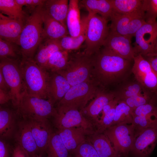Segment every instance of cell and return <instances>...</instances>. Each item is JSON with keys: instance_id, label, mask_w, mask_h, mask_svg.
I'll use <instances>...</instances> for the list:
<instances>
[{"instance_id": "obj_29", "label": "cell", "mask_w": 157, "mask_h": 157, "mask_svg": "<svg viewBox=\"0 0 157 157\" xmlns=\"http://www.w3.org/2000/svg\"><path fill=\"white\" fill-rule=\"evenodd\" d=\"M79 4L88 13L99 15L108 20L113 11L110 0H82Z\"/></svg>"}, {"instance_id": "obj_11", "label": "cell", "mask_w": 157, "mask_h": 157, "mask_svg": "<svg viewBox=\"0 0 157 157\" xmlns=\"http://www.w3.org/2000/svg\"><path fill=\"white\" fill-rule=\"evenodd\" d=\"M133 47L136 56L145 57L154 53L157 39V22H146L136 32Z\"/></svg>"}, {"instance_id": "obj_49", "label": "cell", "mask_w": 157, "mask_h": 157, "mask_svg": "<svg viewBox=\"0 0 157 157\" xmlns=\"http://www.w3.org/2000/svg\"><path fill=\"white\" fill-rule=\"evenodd\" d=\"M154 53L157 54V39L154 49Z\"/></svg>"}, {"instance_id": "obj_21", "label": "cell", "mask_w": 157, "mask_h": 157, "mask_svg": "<svg viewBox=\"0 0 157 157\" xmlns=\"http://www.w3.org/2000/svg\"><path fill=\"white\" fill-rule=\"evenodd\" d=\"M48 99L53 104L58 103L71 87L65 78L56 72H50Z\"/></svg>"}, {"instance_id": "obj_31", "label": "cell", "mask_w": 157, "mask_h": 157, "mask_svg": "<svg viewBox=\"0 0 157 157\" xmlns=\"http://www.w3.org/2000/svg\"><path fill=\"white\" fill-rule=\"evenodd\" d=\"M83 25L82 32L78 36L73 37L67 35L60 40V44L63 50L69 51L78 49L85 41L87 33L88 17L83 18Z\"/></svg>"}, {"instance_id": "obj_32", "label": "cell", "mask_w": 157, "mask_h": 157, "mask_svg": "<svg viewBox=\"0 0 157 157\" xmlns=\"http://www.w3.org/2000/svg\"><path fill=\"white\" fill-rule=\"evenodd\" d=\"M0 11L10 18L24 21L28 16L15 0H0Z\"/></svg>"}, {"instance_id": "obj_51", "label": "cell", "mask_w": 157, "mask_h": 157, "mask_svg": "<svg viewBox=\"0 0 157 157\" xmlns=\"http://www.w3.org/2000/svg\"></svg>"}, {"instance_id": "obj_8", "label": "cell", "mask_w": 157, "mask_h": 157, "mask_svg": "<svg viewBox=\"0 0 157 157\" xmlns=\"http://www.w3.org/2000/svg\"><path fill=\"white\" fill-rule=\"evenodd\" d=\"M21 60H0V70L10 89L11 102L16 108L19 104L25 90L20 66Z\"/></svg>"}, {"instance_id": "obj_22", "label": "cell", "mask_w": 157, "mask_h": 157, "mask_svg": "<svg viewBox=\"0 0 157 157\" xmlns=\"http://www.w3.org/2000/svg\"><path fill=\"white\" fill-rule=\"evenodd\" d=\"M42 14L43 25V40H59L69 35L67 28L50 16L42 6Z\"/></svg>"}, {"instance_id": "obj_36", "label": "cell", "mask_w": 157, "mask_h": 157, "mask_svg": "<svg viewBox=\"0 0 157 157\" xmlns=\"http://www.w3.org/2000/svg\"><path fill=\"white\" fill-rule=\"evenodd\" d=\"M18 46L15 44L0 38V60L6 58L21 60V52Z\"/></svg>"}, {"instance_id": "obj_9", "label": "cell", "mask_w": 157, "mask_h": 157, "mask_svg": "<svg viewBox=\"0 0 157 157\" xmlns=\"http://www.w3.org/2000/svg\"><path fill=\"white\" fill-rule=\"evenodd\" d=\"M103 133L108 138L120 156H126L130 152L135 139V129L133 124L112 126Z\"/></svg>"}, {"instance_id": "obj_4", "label": "cell", "mask_w": 157, "mask_h": 157, "mask_svg": "<svg viewBox=\"0 0 157 157\" xmlns=\"http://www.w3.org/2000/svg\"><path fill=\"white\" fill-rule=\"evenodd\" d=\"M94 79L72 86L58 103L57 111L75 109L81 111L94 98L99 88Z\"/></svg>"}, {"instance_id": "obj_26", "label": "cell", "mask_w": 157, "mask_h": 157, "mask_svg": "<svg viewBox=\"0 0 157 157\" xmlns=\"http://www.w3.org/2000/svg\"><path fill=\"white\" fill-rule=\"evenodd\" d=\"M59 40H43L39 45L34 58V61L39 65L45 68L52 55L56 52L63 50L61 47Z\"/></svg>"}, {"instance_id": "obj_19", "label": "cell", "mask_w": 157, "mask_h": 157, "mask_svg": "<svg viewBox=\"0 0 157 157\" xmlns=\"http://www.w3.org/2000/svg\"><path fill=\"white\" fill-rule=\"evenodd\" d=\"M26 22L10 18L0 13V38L19 45Z\"/></svg>"}, {"instance_id": "obj_34", "label": "cell", "mask_w": 157, "mask_h": 157, "mask_svg": "<svg viewBox=\"0 0 157 157\" xmlns=\"http://www.w3.org/2000/svg\"><path fill=\"white\" fill-rule=\"evenodd\" d=\"M46 152L49 157H71L60 136L56 132L52 134Z\"/></svg>"}, {"instance_id": "obj_23", "label": "cell", "mask_w": 157, "mask_h": 157, "mask_svg": "<svg viewBox=\"0 0 157 157\" xmlns=\"http://www.w3.org/2000/svg\"><path fill=\"white\" fill-rule=\"evenodd\" d=\"M79 1L70 0L66 19L67 28L69 35L73 37L81 33L83 25V19H81L79 8Z\"/></svg>"}, {"instance_id": "obj_35", "label": "cell", "mask_w": 157, "mask_h": 157, "mask_svg": "<svg viewBox=\"0 0 157 157\" xmlns=\"http://www.w3.org/2000/svg\"><path fill=\"white\" fill-rule=\"evenodd\" d=\"M133 119L132 110L124 101H119L115 108L112 126L119 124H131Z\"/></svg>"}, {"instance_id": "obj_3", "label": "cell", "mask_w": 157, "mask_h": 157, "mask_svg": "<svg viewBox=\"0 0 157 157\" xmlns=\"http://www.w3.org/2000/svg\"><path fill=\"white\" fill-rule=\"evenodd\" d=\"M20 66L25 90L29 94L48 99L50 73L34 59H21Z\"/></svg>"}, {"instance_id": "obj_2", "label": "cell", "mask_w": 157, "mask_h": 157, "mask_svg": "<svg viewBox=\"0 0 157 157\" xmlns=\"http://www.w3.org/2000/svg\"><path fill=\"white\" fill-rule=\"evenodd\" d=\"M42 5L30 13L19 40L22 59H34L43 40V25L42 14Z\"/></svg>"}, {"instance_id": "obj_14", "label": "cell", "mask_w": 157, "mask_h": 157, "mask_svg": "<svg viewBox=\"0 0 157 157\" xmlns=\"http://www.w3.org/2000/svg\"><path fill=\"white\" fill-rule=\"evenodd\" d=\"M53 118V124L57 129L82 127L92 132H95L93 124L83 116L81 111L77 110L57 111V114Z\"/></svg>"}, {"instance_id": "obj_18", "label": "cell", "mask_w": 157, "mask_h": 157, "mask_svg": "<svg viewBox=\"0 0 157 157\" xmlns=\"http://www.w3.org/2000/svg\"><path fill=\"white\" fill-rule=\"evenodd\" d=\"M28 120L38 149L39 155L42 156L46 150L50 138L54 132L48 120Z\"/></svg>"}, {"instance_id": "obj_15", "label": "cell", "mask_w": 157, "mask_h": 157, "mask_svg": "<svg viewBox=\"0 0 157 157\" xmlns=\"http://www.w3.org/2000/svg\"><path fill=\"white\" fill-rule=\"evenodd\" d=\"M157 143V128L146 129L135 136L130 152L134 157H149Z\"/></svg>"}, {"instance_id": "obj_24", "label": "cell", "mask_w": 157, "mask_h": 157, "mask_svg": "<svg viewBox=\"0 0 157 157\" xmlns=\"http://www.w3.org/2000/svg\"><path fill=\"white\" fill-rule=\"evenodd\" d=\"M17 116L15 112L8 108H0V135L1 139H9L14 137L17 127Z\"/></svg>"}, {"instance_id": "obj_48", "label": "cell", "mask_w": 157, "mask_h": 157, "mask_svg": "<svg viewBox=\"0 0 157 157\" xmlns=\"http://www.w3.org/2000/svg\"><path fill=\"white\" fill-rule=\"evenodd\" d=\"M18 6L22 8V7L26 5L25 0H15Z\"/></svg>"}, {"instance_id": "obj_33", "label": "cell", "mask_w": 157, "mask_h": 157, "mask_svg": "<svg viewBox=\"0 0 157 157\" xmlns=\"http://www.w3.org/2000/svg\"><path fill=\"white\" fill-rule=\"evenodd\" d=\"M69 52L62 50L55 52L49 60L45 68L50 72H57L65 69L69 60Z\"/></svg>"}, {"instance_id": "obj_46", "label": "cell", "mask_w": 157, "mask_h": 157, "mask_svg": "<svg viewBox=\"0 0 157 157\" xmlns=\"http://www.w3.org/2000/svg\"><path fill=\"white\" fill-rule=\"evenodd\" d=\"M12 97L10 92H6L0 89V104L3 105L11 101Z\"/></svg>"}, {"instance_id": "obj_30", "label": "cell", "mask_w": 157, "mask_h": 157, "mask_svg": "<svg viewBox=\"0 0 157 157\" xmlns=\"http://www.w3.org/2000/svg\"><path fill=\"white\" fill-rule=\"evenodd\" d=\"M113 11L117 13L128 15L144 13L142 0H110Z\"/></svg>"}, {"instance_id": "obj_13", "label": "cell", "mask_w": 157, "mask_h": 157, "mask_svg": "<svg viewBox=\"0 0 157 157\" xmlns=\"http://www.w3.org/2000/svg\"><path fill=\"white\" fill-rule=\"evenodd\" d=\"M131 38L110 31L102 49L124 59L133 61L136 55L131 45Z\"/></svg>"}, {"instance_id": "obj_17", "label": "cell", "mask_w": 157, "mask_h": 157, "mask_svg": "<svg viewBox=\"0 0 157 157\" xmlns=\"http://www.w3.org/2000/svg\"><path fill=\"white\" fill-rule=\"evenodd\" d=\"M14 137L16 143L19 145L30 157L39 155L37 146L28 120L23 119L17 122V129Z\"/></svg>"}, {"instance_id": "obj_7", "label": "cell", "mask_w": 157, "mask_h": 157, "mask_svg": "<svg viewBox=\"0 0 157 157\" xmlns=\"http://www.w3.org/2000/svg\"><path fill=\"white\" fill-rule=\"evenodd\" d=\"M92 68V56H88L83 52L69 55L66 68L56 73L65 77L72 86L90 80Z\"/></svg>"}, {"instance_id": "obj_1", "label": "cell", "mask_w": 157, "mask_h": 157, "mask_svg": "<svg viewBox=\"0 0 157 157\" xmlns=\"http://www.w3.org/2000/svg\"><path fill=\"white\" fill-rule=\"evenodd\" d=\"M92 78L98 86L107 90L115 88L129 78L133 64L124 59L102 49L92 56Z\"/></svg>"}, {"instance_id": "obj_45", "label": "cell", "mask_w": 157, "mask_h": 157, "mask_svg": "<svg viewBox=\"0 0 157 157\" xmlns=\"http://www.w3.org/2000/svg\"><path fill=\"white\" fill-rule=\"evenodd\" d=\"M144 57L149 62L153 70L157 73V54L154 53Z\"/></svg>"}, {"instance_id": "obj_41", "label": "cell", "mask_w": 157, "mask_h": 157, "mask_svg": "<svg viewBox=\"0 0 157 157\" xmlns=\"http://www.w3.org/2000/svg\"><path fill=\"white\" fill-rule=\"evenodd\" d=\"M11 157H30L28 154L16 143L11 148Z\"/></svg>"}, {"instance_id": "obj_28", "label": "cell", "mask_w": 157, "mask_h": 157, "mask_svg": "<svg viewBox=\"0 0 157 157\" xmlns=\"http://www.w3.org/2000/svg\"><path fill=\"white\" fill-rule=\"evenodd\" d=\"M113 90L115 97L119 101L124 99L143 93L146 91L134 78L130 77L120 84Z\"/></svg>"}, {"instance_id": "obj_47", "label": "cell", "mask_w": 157, "mask_h": 157, "mask_svg": "<svg viewBox=\"0 0 157 157\" xmlns=\"http://www.w3.org/2000/svg\"><path fill=\"white\" fill-rule=\"evenodd\" d=\"M0 89L8 92H10V89L7 84L2 72L0 70Z\"/></svg>"}, {"instance_id": "obj_25", "label": "cell", "mask_w": 157, "mask_h": 157, "mask_svg": "<svg viewBox=\"0 0 157 157\" xmlns=\"http://www.w3.org/2000/svg\"><path fill=\"white\" fill-rule=\"evenodd\" d=\"M69 2L68 0H45L42 7L50 16L67 27Z\"/></svg>"}, {"instance_id": "obj_44", "label": "cell", "mask_w": 157, "mask_h": 157, "mask_svg": "<svg viewBox=\"0 0 157 157\" xmlns=\"http://www.w3.org/2000/svg\"><path fill=\"white\" fill-rule=\"evenodd\" d=\"M119 100L115 97L113 99L109 102L104 107L102 112V115L103 116L108 112L112 108L116 106L118 104Z\"/></svg>"}, {"instance_id": "obj_6", "label": "cell", "mask_w": 157, "mask_h": 157, "mask_svg": "<svg viewBox=\"0 0 157 157\" xmlns=\"http://www.w3.org/2000/svg\"><path fill=\"white\" fill-rule=\"evenodd\" d=\"M86 37L84 53L92 56L98 52L103 45L110 32L108 20L99 15L88 13Z\"/></svg>"}, {"instance_id": "obj_43", "label": "cell", "mask_w": 157, "mask_h": 157, "mask_svg": "<svg viewBox=\"0 0 157 157\" xmlns=\"http://www.w3.org/2000/svg\"><path fill=\"white\" fill-rule=\"evenodd\" d=\"M45 0H25V6L29 13L38 6L42 5Z\"/></svg>"}, {"instance_id": "obj_10", "label": "cell", "mask_w": 157, "mask_h": 157, "mask_svg": "<svg viewBox=\"0 0 157 157\" xmlns=\"http://www.w3.org/2000/svg\"><path fill=\"white\" fill-rule=\"evenodd\" d=\"M110 31L132 38L146 22L144 13L123 15L113 11Z\"/></svg>"}, {"instance_id": "obj_38", "label": "cell", "mask_w": 157, "mask_h": 157, "mask_svg": "<svg viewBox=\"0 0 157 157\" xmlns=\"http://www.w3.org/2000/svg\"><path fill=\"white\" fill-rule=\"evenodd\" d=\"M71 156V157H99L88 139L80 144Z\"/></svg>"}, {"instance_id": "obj_5", "label": "cell", "mask_w": 157, "mask_h": 157, "mask_svg": "<svg viewBox=\"0 0 157 157\" xmlns=\"http://www.w3.org/2000/svg\"><path fill=\"white\" fill-rule=\"evenodd\" d=\"M15 108L18 116L26 119H47L57 114L56 108L49 100L31 95L25 90Z\"/></svg>"}, {"instance_id": "obj_16", "label": "cell", "mask_w": 157, "mask_h": 157, "mask_svg": "<svg viewBox=\"0 0 157 157\" xmlns=\"http://www.w3.org/2000/svg\"><path fill=\"white\" fill-rule=\"evenodd\" d=\"M115 97L113 90L99 88L94 99L81 111L83 115L96 127L99 115L104 106Z\"/></svg>"}, {"instance_id": "obj_40", "label": "cell", "mask_w": 157, "mask_h": 157, "mask_svg": "<svg viewBox=\"0 0 157 157\" xmlns=\"http://www.w3.org/2000/svg\"><path fill=\"white\" fill-rule=\"evenodd\" d=\"M116 106L112 108L104 115L101 117L96 126L97 128V130L95 131L96 133H103L106 129L112 126L115 116Z\"/></svg>"}, {"instance_id": "obj_27", "label": "cell", "mask_w": 157, "mask_h": 157, "mask_svg": "<svg viewBox=\"0 0 157 157\" xmlns=\"http://www.w3.org/2000/svg\"><path fill=\"white\" fill-rule=\"evenodd\" d=\"M89 136L88 139L92 143L99 157H120L104 133L95 132Z\"/></svg>"}, {"instance_id": "obj_39", "label": "cell", "mask_w": 157, "mask_h": 157, "mask_svg": "<svg viewBox=\"0 0 157 157\" xmlns=\"http://www.w3.org/2000/svg\"><path fill=\"white\" fill-rule=\"evenodd\" d=\"M142 2L146 22H156L157 0H143Z\"/></svg>"}, {"instance_id": "obj_12", "label": "cell", "mask_w": 157, "mask_h": 157, "mask_svg": "<svg viewBox=\"0 0 157 157\" xmlns=\"http://www.w3.org/2000/svg\"><path fill=\"white\" fill-rule=\"evenodd\" d=\"M134 78L145 90L154 92L157 91V73L149 62L143 56H135L132 69Z\"/></svg>"}, {"instance_id": "obj_20", "label": "cell", "mask_w": 157, "mask_h": 157, "mask_svg": "<svg viewBox=\"0 0 157 157\" xmlns=\"http://www.w3.org/2000/svg\"><path fill=\"white\" fill-rule=\"evenodd\" d=\"M64 145L71 156L78 147L87 140L86 136L94 133L82 127H74L57 129Z\"/></svg>"}, {"instance_id": "obj_42", "label": "cell", "mask_w": 157, "mask_h": 157, "mask_svg": "<svg viewBox=\"0 0 157 157\" xmlns=\"http://www.w3.org/2000/svg\"><path fill=\"white\" fill-rule=\"evenodd\" d=\"M11 148L8 144L1 139L0 157H11Z\"/></svg>"}, {"instance_id": "obj_50", "label": "cell", "mask_w": 157, "mask_h": 157, "mask_svg": "<svg viewBox=\"0 0 157 157\" xmlns=\"http://www.w3.org/2000/svg\"><path fill=\"white\" fill-rule=\"evenodd\" d=\"M34 157H43L42 156H41L39 155H36V156H34ZM46 157H49L47 156Z\"/></svg>"}, {"instance_id": "obj_37", "label": "cell", "mask_w": 157, "mask_h": 157, "mask_svg": "<svg viewBox=\"0 0 157 157\" xmlns=\"http://www.w3.org/2000/svg\"><path fill=\"white\" fill-rule=\"evenodd\" d=\"M157 98L156 92L146 91L141 94L123 100L133 111L138 107L147 104Z\"/></svg>"}]
</instances>
